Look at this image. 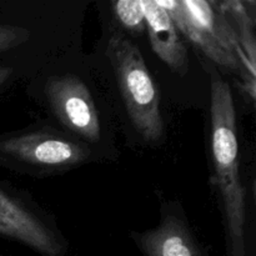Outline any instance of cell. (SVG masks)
Here are the masks:
<instances>
[{
	"label": "cell",
	"instance_id": "obj_4",
	"mask_svg": "<svg viewBox=\"0 0 256 256\" xmlns=\"http://www.w3.org/2000/svg\"><path fill=\"white\" fill-rule=\"evenodd\" d=\"M0 152L22 162L42 168L72 166L89 156L88 148L45 134L9 138L0 144Z\"/></svg>",
	"mask_w": 256,
	"mask_h": 256
},
{
	"label": "cell",
	"instance_id": "obj_9",
	"mask_svg": "<svg viewBox=\"0 0 256 256\" xmlns=\"http://www.w3.org/2000/svg\"><path fill=\"white\" fill-rule=\"evenodd\" d=\"M112 5L118 22L125 29L134 34H142L146 30L142 0H119Z\"/></svg>",
	"mask_w": 256,
	"mask_h": 256
},
{
	"label": "cell",
	"instance_id": "obj_7",
	"mask_svg": "<svg viewBox=\"0 0 256 256\" xmlns=\"http://www.w3.org/2000/svg\"><path fill=\"white\" fill-rule=\"evenodd\" d=\"M155 2L169 14L178 32H182L210 60L232 72L242 70V62L236 54L228 49L214 35L195 24L184 12L180 0H155Z\"/></svg>",
	"mask_w": 256,
	"mask_h": 256
},
{
	"label": "cell",
	"instance_id": "obj_2",
	"mask_svg": "<svg viewBox=\"0 0 256 256\" xmlns=\"http://www.w3.org/2000/svg\"><path fill=\"white\" fill-rule=\"evenodd\" d=\"M106 54L132 125L148 142H158L164 134L159 90L139 48L122 32H114Z\"/></svg>",
	"mask_w": 256,
	"mask_h": 256
},
{
	"label": "cell",
	"instance_id": "obj_12",
	"mask_svg": "<svg viewBox=\"0 0 256 256\" xmlns=\"http://www.w3.org/2000/svg\"><path fill=\"white\" fill-rule=\"evenodd\" d=\"M12 68L0 66V86H2L5 82H8V79L12 76Z\"/></svg>",
	"mask_w": 256,
	"mask_h": 256
},
{
	"label": "cell",
	"instance_id": "obj_5",
	"mask_svg": "<svg viewBox=\"0 0 256 256\" xmlns=\"http://www.w3.org/2000/svg\"><path fill=\"white\" fill-rule=\"evenodd\" d=\"M0 234L22 242L44 256H62V248L29 210L0 192Z\"/></svg>",
	"mask_w": 256,
	"mask_h": 256
},
{
	"label": "cell",
	"instance_id": "obj_10",
	"mask_svg": "<svg viewBox=\"0 0 256 256\" xmlns=\"http://www.w3.org/2000/svg\"><path fill=\"white\" fill-rule=\"evenodd\" d=\"M228 12L234 16L235 22L239 24L240 29V42H242V46L245 49V56H249V62L255 68V42L252 36V25L246 10L244 9L240 2H224Z\"/></svg>",
	"mask_w": 256,
	"mask_h": 256
},
{
	"label": "cell",
	"instance_id": "obj_1",
	"mask_svg": "<svg viewBox=\"0 0 256 256\" xmlns=\"http://www.w3.org/2000/svg\"><path fill=\"white\" fill-rule=\"evenodd\" d=\"M210 115L215 182L224 205L229 256H246V205L244 188L240 182L236 115L230 85L216 72H212Z\"/></svg>",
	"mask_w": 256,
	"mask_h": 256
},
{
	"label": "cell",
	"instance_id": "obj_11",
	"mask_svg": "<svg viewBox=\"0 0 256 256\" xmlns=\"http://www.w3.org/2000/svg\"><path fill=\"white\" fill-rule=\"evenodd\" d=\"M29 39V32L24 28L0 25V52L19 46Z\"/></svg>",
	"mask_w": 256,
	"mask_h": 256
},
{
	"label": "cell",
	"instance_id": "obj_8",
	"mask_svg": "<svg viewBox=\"0 0 256 256\" xmlns=\"http://www.w3.org/2000/svg\"><path fill=\"white\" fill-rule=\"evenodd\" d=\"M145 256H202L184 224L175 218H166L156 229L142 235Z\"/></svg>",
	"mask_w": 256,
	"mask_h": 256
},
{
	"label": "cell",
	"instance_id": "obj_3",
	"mask_svg": "<svg viewBox=\"0 0 256 256\" xmlns=\"http://www.w3.org/2000/svg\"><path fill=\"white\" fill-rule=\"evenodd\" d=\"M46 95L60 122L80 136L98 142L100 122L92 94L82 79L72 75L49 79Z\"/></svg>",
	"mask_w": 256,
	"mask_h": 256
},
{
	"label": "cell",
	"instance_id": "obj_6",
	"mask_svg": "<svg viewBox=\"0 0 256 256\" xmlns=\"http://www.w3.org/2000/svg\"><path fill=\"white\" fill-rule=\"evenodd\" d=\"M145 26L155 54L180 75L186 74L189 66L186 46L180 38L172 18L155 0H142Z\"/></svg>",
	"mask_w": 256,
	"mask_h": 256
}]
</instances>
